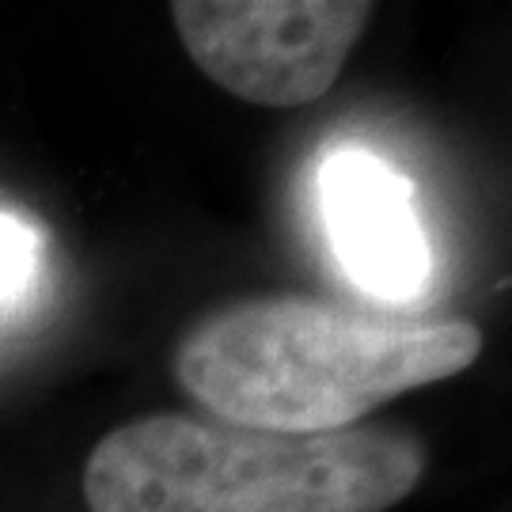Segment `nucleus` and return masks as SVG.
Masks as SVG:
<instances>
[{"label":"nucleus","mask_w":512,"mask_h":512,"mask_svg":"<svg viewBox=\"0 0 512 512\" xmlns=\"http://www.w3.org/2000/svg\"><path fill=\"white\" fill-rule=\"evenodd\" d=\"M38 270H42L38 228L0 209V308H12L16 300L31 293Z\"/></svg>","instance_id":"nucleus-5"},{"label":"nucleus","mask_w":512,"mask_h":512,"mask_svg":"<svg viewBox=\"0 0 512 512\" xmlns=\"http://www.w3.org/2000/svg\"><path fill=\"white\" fill-rule=\"evenodd\" d=\"M319 205L342 270L380 300H414L433 274L414 186L361 148L334 152L319 171Z\"/></svg>","instance_id":"nucleus-4"},{"label":"nucleus","mask_w":512,"mask_h":512,"mask_svg":"<svg viewBox=\"0 0 512 512\" xmlns=\"http://www.w3.org/2000/svg\"><path fill=\"white\" fill-rule=\"evenodd\" d=\"M425 467V444L384 425L270 433L148 414L92 448L84 501L92 512H387Z\"/></svg>","instance_id":"nucleus-2"},{"label":"nucleus","mask_w":512,"mask_h":512,"mask_svg":"<svg viewBox=\"0 0 512 512\" xmlns=\"http://www.w3.org/2000/svg\"><path fill=\"white\" fill-rule=\"evenodd\" d=\"M175 31L213 84L255 107H308L372 23L365 0H175Z\"/></svg>","instance_id":"nucleus-3"},{"label":"nucleus","mask_w":512,"mask_h":512,"mask_svg":"<svg viewBox=\"0 0 512 512\" xmlns=\"http://www.w3.org/2000/svg\"><path fill=\"white\" fill-rule=\"evenodd\" d=\"M467 319L395 323L315 296H255L198 319L175 346V380L220 421L270 433H338L414 387L471 368Z\"/></svg>","instance_id":"nucleus-1"}]
</instances>
